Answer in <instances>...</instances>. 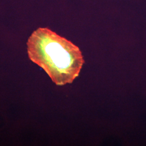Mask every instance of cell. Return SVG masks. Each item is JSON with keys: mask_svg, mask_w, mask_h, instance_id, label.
<instances>
[{"mask_svg": "<svg viewBox=\"0 0 146 146\" xmlns=\"http://www.w3.org/2000/svg\"><path fill=\"white\" fill-rule=\"evenodd\" d=\"M28 57L57 86L72 84L84 63L78 46L47 28L33 31L27 42Z\"/></svg>", "mask_w": 146, "mask_h": 146, "instance_id": "1", "label": "cell"}]
</instances>
